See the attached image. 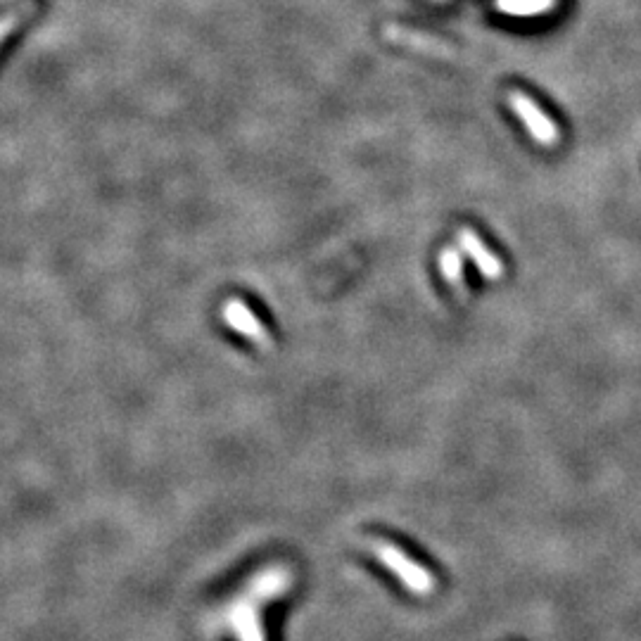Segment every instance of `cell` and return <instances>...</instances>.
Segmentation results:
<instances>
[{
  "label": "cell",
  "instance_id": "cell-1",
  "mask_svg": "<svg viewBox=\"0 0 641 641\" xmlns=\"http://www.w3.org/2000/svg\"><path fill=\"white\" fill-rule=\"evenodd\" d=\"M373 554L383 566L390 570L392 575L397 577L402 585L409 589L411 594L416 596H430L435 592V577L430 570H425L423 566H418L414 558H409L404 554L402 549L395 547V544L383 542V539H376L371 544Z\"/></svg>",
  "mask_w": 641,
  "mask_h": 641
},
{
  "label": "cell",
  "instance_id": "cell-2",
  "mask_svg": "<svg viewBox=\"0 0 641 641\" xmlns=\"http://www.w3.org/2000/svg\"><path fill=\"white\" fill-rule=\"evenodd\" d=\"M509 105H511V110L516 112V117L520 119V122L525 124V129L530 131L532 141L544 145V148H554V145L561 141V131H558L554 119H551L549 114L544 112L528 93L511 91Z\"/></svg>",
  "mask_w": 641,
  "mask_h": 641
},
{
  "label": "cell",
  "instance_id": "cell-3",
  "mask_svg": "<svg viewBox=\"0 0 641 641\" xmlns=\"http://www.w3.org/2000/svg\"><path fill=\"white\" fill-rule=\"evenodd\" d=\"M224 321L228 323V328L245 335V338L255 342V345L264 349L271 347V335L266 333L264 323L247 309L245 302L236 300V297H231V300L224 304Z\"/></svg>",
  "mask_w": 641,
  "mask_h": 641
},
{
  "label": "cell",
  "instance_id": "cell-4",
  "mask_svg": "<svg viewBox=\"0 0 641 641\" xmlns=\"http://www.w3.org/2000/svg\"><path fill=\"white\" fill-rule=\"evenodd\" d=\"M456 240H459L461 252H466V255L473 259L482 276L490 278V281H499V278L504 276V264H501V259L494 255L490 247L482 243L478 233L471 231V228H459Z\"/></svg>",
  "mask_w": 641,
  "mask_h": 641
},
{
  "label": "cell",
  "instance_id": "cell-5",
  "mask_svg": "<svg viewBox=\"0 0 641 641\" xmlns=\"http://www.w3.org/2000/svg\"><path fill=\"white\" fill-rule=\"evenodd\" d=\"M290 582H293V577H290L288 570L269 568L250 582V594L255 596V599H264V601L276 599V596L288 592Z\"/></svg>",
  "mask_w": 641,
  "mask_h": 641
},
{
  "label": "cell",
  "instance_id": "cell-6",
  "mask_svg": "<svg viewBox=\"0 0 641 641\" xmlns=\"http://www.w3.org/2000/svg\"><path fill=\"white\" fill-rule=\"evenodd\" d=\"M231 625L240 641H266L259 615L252 604H236L231 608Z\"/></svg>",
  "mask_w": 641,
  "mask_h": 641
},
{
  "label": "cell",
  "instance_id": "cell-7",
  "mask_svg": "<svg viewBox=\"0 0 641 641\" xmlns=\"http://www.w3.org/2000/svg\"><path fill=\"white\" fill-rule=\"evenodd\" d=\"M558 5V0H494V8L501 15L511 17H537L547 15Z\"/></svg>",
  "mask_w": 641,
  "mask_h": 641
},
{
  "label": "cell",
  "instance_id": "cell-8",
  "mask_svg": "<svg viewBox=\"0 0 641 641\" xmlns=\"http://www.w3.org/2000/svg\"><path fill=\"white\" fill-rule=\"evenodd\" d=\"M437 266H440L444 281L452 285L456 293L463 295V259L459 247H444L437 257Z\"/></svg>",
  "mask_w": 641,
  "mask_h": 641
},
{
  "label": "cell",
  "instance_id": "cell-9",
  "mask_svg": "<svg viewBox=\"0 0 641 641\" xmlns=\"http://www.w3.org/2000/svg\"><path fill=\"white\" fill-rule=\"evenodd\" d=\"M38 12V3L36 0H24V3L15 5V8L0 15V46L5 43V38H10L15 31L27 22L29 17H34Z\"/></svg>",
  "mask_w": 641,
  "mask_h": 641
}]
</instances>
